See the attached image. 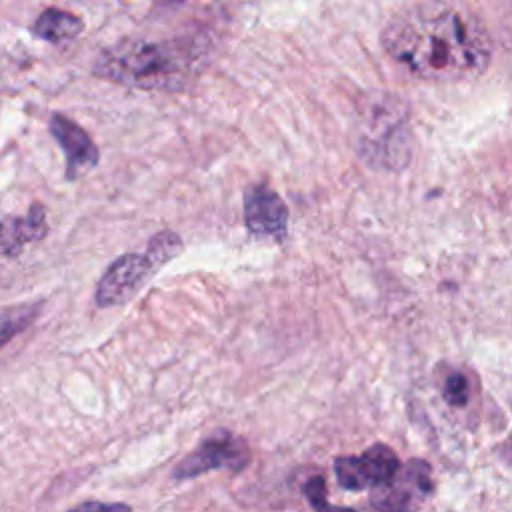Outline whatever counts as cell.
<instances>
[{
	"instance_id": "cell-1",
	"label": "cell",
	"mask_w": 512,
	"mask_h": 512,
	"mask_svg": "<svg viewBox=\"0 0 512 512\" xmlns=\"http://www.w3.org/2000/svg\"><path fill=\"white\" fill-rule=\"evenodd\" d=\"M382 46L394 62L428 82L478 78L494 52L484 24L448 0H424L396 12L382 30Z\"/></svg>"
},
{
	"instance_id": "cell-2",
	"label": "cell",
	"mask_w": 512,
	"mask_h": 512,
	"mask_svg": "<svg viewBox=\"0 0 512 512\" xmlns=\"http://www.w3.org/2000/svg\"><path fill=\"white\" fill-rule=\"evenodd\" d=\"M206 36L128 38L106 48L94 62V76L142 90H184L206 68Z\"/></svg>"
},
{
	"instance_id": "cell-3",
	"label": "cell",
	"mask_w": 512,
	"mask_h": 512,
	"mask_svg": "<svg viewBox=\"0 0 512 512\" xmlns=\"http://www.w3.org/2000/svg\"><path fill=\"white\" fill-rule=\"evenodd\" d=\"M182 250V240L172 230H162L152 236L144 254L128 252L116 258L102 274L94 300L100 308L120 306L132 300L154 272L172 260Z\"/></svg>"
},
{
	"instance_id": "cell-4",
	"label": "cell",
	"mask_w": 512,
	"mask_h": 512,
	"mask_svg": "<svg viewBox=\"0 0 512 512\" xmlns=\"http://www.w3.org/2000/svg\"><path fill=\"white\" fill-rule=\"evenodd\" d=\"M358 156L378 170H402L410 160V132L398 102H372L356 136Z\"/></svg>"
},
{
	"instance_id": "cell-5",
	"label": "cell",
	"mask_w": 512,
	"mask_h": 512,
	"mask_svg": "<svg viewBox=\"0 0 512 512\" xmlns=\"http://www.w3.org/2000/svg\"><path fill=\"white\" fill-rule=\"evenodd\" d=\"M248 462L250 450L246 440L232 434L230 430H216L206 436L194 452H190L176 464L172 476L176 480H186L218 468H230L238 472L246 468Z\"/></svg>"
},
{
	"instance_id": "cell-6",
	"label": "cell",
	"mask_w": 512,
	"mask_h": 512,
	"mask_svg": "<svg viewBox=\"0 0 512 512\" xmlns=\"http://www.w3.org/2000/svg\"><path fill=\"white\" fill-rule=\"evenodd\" d=\"M432 468L422 458L400 464L396 474L374 488L372 504L380 512H418L432 494Z\"/></svg>"
},
{
	"instance_id": "cell-7",
	"label": "cell",
	"mask_w": 512,
	"mask_h": 512,
	"mask_svg": "<svg viewBox=\"0 0 512 512\" xmlns=\"http://www.w3.org/2000/svg\"><path fill=\"white\" fill-rule=\"evenodd\" d=\"M400 468V458L386 444H374L362 454L340 456L334 460V474L346 490L378 488Z\"/></svg>"
},
{
	"instance_id": "cell-8",
	"label": "cell",
	"mask_w": 512,
	"mask_h": 512,
	"mask_svg": "<svg viewBox=\"0 0 512 512\" xmlns=\"http://www.w3.org/2000/svg\"><path fill=\"white\" fill-rule=\"evenodd\" d=\"M244 224L258 238L282 240L288 230V208L274 190L254 184L244 194Z\"/></svg>"
},
{
	"instance_id": "cell-9",
	"label": "cell",
	"mask_w": 512,
	"mask_h": 512,
	"mask_svg": "<svg viewBox=\"0 0 512 512\" xmlns=\"http://www.w3.org/2000/svg\"><path fill=\"white\" fill-rule=\"evenodd\" d=\"M50 134L66 156V178L74 180L92 170L98 164V148L84 128L74 120L54 114L50 118Z\"/></svg>"
},
{
	"instance_id": "cell-10",
	"label": "cell",
	"mask_w": 512,
	"mask_h": 512,
	"mask_svg": "<svg viewBox=\"0 0 512 512\" xmlns=\"http://www.w3.org/2000/svg\"><path fill=\"white\" fill-rule=\"evenodd\" d=\"M48 234L46 208L32 204L24 216H0V256H18L24 246Z\"/></svg>"
},
{
	"instance_id": "cell-11",
	"label": "cell",
	"mask_w": 512,
	"mask_h": 512,
	"mask_svg": "<svg viewBox=\"0 0 512 512\" xmlns=\"http://www.w3.org/2000/svg\"><path fill=\"white\" fill-rule=\"evenodd\" d=\"M82 20L62 8H46L34 22V34L46 42L60 44L76 38L82 32Z\"/></svg>"
},
{
	"instance_id": "cell-12",
	"label": "cell",
	"mask_w": 512,
	"mask_h": 512,
	"mask_svg": "<svg viewBox=\"0 0 512 512\" xmlns=\"http://www.w3.org/2000/svg\"><path fill=\"white\" fill-rule=\"evenodd\" d=\"M40 302H22L8 306L0 312V348L24 332L40 314Z\"/></svg>"
},
{
	"instance_id": "cell-13",
	"label": "cell",
	"mask_w": 512,
	"mask_h": 512,
	"mask_svg": "<svg viewBox=\"0 0 512 512\" xmlns=\"http://www.w3.org/2000/svg\"><path fill=\"white\" fill-rule=\"evenodd\" d=\"M304 494L310 502V506L316 512H356L352 508H344V506H334L328 502L326 498V482L322 476H314L310 478V482L304 486Z\"/></svg>"
},
{
	"instance_id": "cell-14",
	"label": "cell",
	"mask_w": 512,
	"mask_h": 512,
	"mask_svg": "<svg viewBox=\"0 0 512 512\" xmlns=\"http://www.w3.org/2000/svg\"><path fill=\"white\" fill-rule=\"evenodd\" d=\"M442 396L450 406L462 408L468 402V380H466V376L462 372L448 374V378L444 380V386H442Z\"/></svg>"
},
{
	"instance_id": "cell-15",
	"label": "cell",
	"mask_w": 512,
	"mask_h": 512,
	"mask_svg": "<svg viewBox=\"0 0 512 512\" xmlns=\"http://www.w3.org/2000/svg\"><path fill=\"white\" fill-rule=\"evenodd\" d=\"M68 512H132V508L128 504H122V502L88 500V502H82V504L70 508Z\"/></svg>"
}]
</instances>
